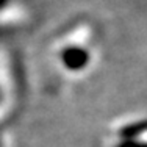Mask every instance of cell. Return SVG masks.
<instances>
[{
    "instance_id": "cell-2",
    "label": "cell",
    "mask_w": 147,
    "mask_h": 147,
    "mask_svg": "<svg viewBox=\"0 0 147 147\" xmlns=\"http://www.w3.org/2000/svg\"><path fill=\"white\" fill-rule=\"evenodd\" d=\"M146 131H147V121H138L122 127L119 135H121L122 141H131V139H136Z\"/></svg>"
},
{
    "instance_id": "cell-3",
    "label": "cell",
    "mask_w": 147,
    "mask_h": 147,
    "mask_svg": "<svg viewBox=\"0 0 147 147\" xmlns=\"http://www.w3.org/2000/svg\"><path fill=\"white\" fill-rule=\"evenodd\" d=\"M116 147H147V142L146 141H121Z\"/></svg>"
},
{
    "instance_id": "cell-1",
    "label": "cell",
    "mask_w": 147,
    "mask_h": 147,
    "mask_svg": "<svg viewBox=\"0 0 147 147\" xmlns=\"http://www.w3.org/2000/svg\"><path fill=\"white\" fill-rule=\"evenodd\" d=\"M88 61H89V53L83 49L71 47L63 52V63L71 71H80L82 67H85L88 64Z\"/></svg>"
}]
</instances>
